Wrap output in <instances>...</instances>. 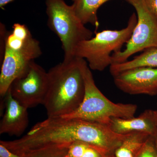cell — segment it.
<instances>
[{"label":"cell","mask_w":157,"mask_h":157,"mask_svg":"<svg viewBox=\"0 0 157 157\" xmlns=\"http://www.w3.org/2000/svg\"><path fill=\"white\" fill-rule=\"evenodd\" d=\"M127 1L136 10L137 22L126 44L125 48L112 54V65L124 63L133 55L142 51L157 48L156 19L147 9L144 0Z\"/></svg>","instance_id":"7"},{"label":"cell","mask_w":157,"mask_h":157,"mask_svg":"<svg viewBox=\"0 0 157 157\" xmlns=\"http://www.w3.org/2000/svg\"><path fill=\"white\" fill-rule=\"evenodd\" d=\"M48 75V89L42 104L48 117H60L77 109L85 93L79 58L63 60L50 69Z\"/></svg>","instance_id":"2"},{"label":"cell","mask_w":157,"mask_h":157,"mask_svg":"<svg viewBox=\"0 0 157 157\" xmlns=\"http://www.w3.org/2000/svg\"><path fill=\"white\" fill-rule=\"evenodd\" d=\"M147 9L157 21V0H144Z\"/></svg>","instance_id":"18"},{"label":"cell","mask_w":157,"mask_h":157,"mask_svg":"<svg viewBox=\"0 0 157 157\" xmlns=\"http://www.w3.org/2000/svg\"><path fill=\"white\" fill-rule=\"evenodd\" d=\"M45 5L47 25L61 42L64 60L73 59L77 45L92 38V31L78 18L73 5L69 6L64 0H45Z\"/></svg>","instance_id":"6"},{"label":"cell","mask_w":157,"mask_h":157,"mask_svg":"<svg viewBox=\"0 0 157 157\" xmlns=\"http://www.w3.org/2000/svg\"><path fill=\"white\" fill-rule=\"evenodd\" d=\"M116 134L109 126L89 121L47 118L35 124L26 135L13 140H1L13 152L25 155L39 149L81 141L107 150L114 142Z\"/></svg>","instance_id":"1"},{"label":"cell","mask_w":157,"mask_h":157,"mask_svg":"<svg viewBox=\"0 0 157 157\" xmlns=\"http://www.w3.org/2000/svg\"><path fill=\"white\" fill-rule=\"evenodd\" d=\"M115 156V157H136L131 152L121 145L116 149Z\"/></svg>","instance_id":"19"},{"label":"cell","mask_w":157,"mask_h":157,"mask_svg":"<svg viewBox=\"0 0 157 157\" xmlns=\"http://www.w3.org/2000/svg\"><path fill=\"white\" fill-rule=\"evenodd\" d=\"M4 98L5 111L0 123V134L19 137L28 126V109L12 97L9 89Z\"/></svg>","instance_id":"10"},{"label":"cell","mask_w":157,"mask_h":157,"mask_svg":"<svg viewBox=\"0 0 157 157\" xmlns=\"http://www.w3.org/2000/svg\"><path fill=\"white\" fill-rule=\"evenodd\" d=\"M106 152L95 145L75 141L69 144L67 157H104Z\"/></svg>","instance_id":"14"},{"label":"cell","mask_w":157,"mask_h":157,"mask_svg":"<svg viewBox=\"0 0 157 157\" xmlns=\"http://www.w3.org/2000/svg\"><path fill=\"white\" fill-rule=\"evenodd\" d=\"M117 87L131 95H157V68L139 67L113 76Z\"/></svg>","instance_id":"9"},{"label":"cell","mask_w":157,"mask_h":157,"mask_svg":"<svg viewBox=\"0 0 157 157\" xmlns=\"http://www.w3.org/2000/svg\"><path fill=\"white\" fill-rule=\"evenodd\" d=\"M152 137L153 138L155 147L156 149L157 152V130L155 132V134L153 135Z\"/></svg>","instance_id":"21"},{"label":"cell","mask_w":157,"mask_h":157,"mask_svg":"<svg viewBox=\"0 0 157 157\" xmlns=\"http://www.w3.org/2000/svg\"><path fill=\"white\" fill-rule=\"evenodd\" d=\"M0 157H27V155H18L13 152L2 144H0Z\"/></svg>","instance_id":"17"},{"label":"cell","mask_w":157,"mask_h":157,"mask_svg":"<svg viewBox=\"0 0 157 157\" xmlns=\"http://www.w3.org/2000/svg\"><path fill=\"white\" fill-rule=\"evenodd\" d=\"M79 59L84 81V98L77 109L60 117L82 120L108 126L113 118L134 117L137 111V105L115 103L109 100L96 86L87 62L83 59Z\"/></svg>","instance_id":"4"},{"label":"cell","mask_w":157,"mask_h":157,"mask_svg":"<svg viewBox=\"0 0 157 157\" xmlns=\"http://www.w3.org/2000/svg\"><path fill=\"white\" fill-rule=\"evenodd\" d=\"M14 1V0H0V8L2 9H4L6 5Z\"/></svg>","instance_id":"20"},{"label":"cell","mask_w":157,"mask_h":157,"mask_svg":"<svg viewBox=\"0 0 157 157\" xmlns=\"http://www.w3.org/2000/svg\"><path fill=\"white\" fill-rule=\"evenodd\" d=\"M137 22V16L134 13L125 28L96 33L94 37L78 44L75 57L85 60L90 70L104 71L112 65V54L121 51L124 44L130 39Z\"/></svg>","instance_id":"5"},{"label":"cell","mask_w":157,"mask_h":157,"mask_svg":"<svg viewBox=\"0 0 157 157\" xmlns=\"http://www.w3.org/2000/svg\"><path fill=\"white\" fill-rule=\"evenodd\" d=\"M70 144H55L34 151L27 157H67Z\"/></svg>","instance_id":"15"},{"label":"cell","mask_w":157,"mask_h":157,"mask_svg":"<svg viewBox=\"0 0 157 157\" xmlns=\"http://www.w3.org/2000/svg\"><path fill=\"white\" fill-rule=\"evenodd\" d=\"M139 67L157 68V48L147 49L131 60L111 65L109 72L114 76L126 70Z\"/></svg>","instance_id":"12"},{"label":"cell","mask_w":157,"mask_h":157,"mask_svg":"<svg viewBox=\"0 0 157 157\" xmlns=\"http://www.w3.org/2000/svg\"><path fill=\"white\" fill-rule=\"evenodd\" d=\"M136 157H157V152L152 136L147 138Z\"/></svg>","instance_id":"16"},{"label":"cell","mask_w":157,"mask_h":157,"mask_svg":"<svg viewBox=\"0 0 157 157\" xmlns=\"http://www.w3.org/2000/svg\"><path fill=\"white\" fill-rule=\"evenodd\" d=\"M42 54L40 42L24 24H14L8 32L0 74V95L4 97L11 83Z\"/></svg>","instance_id":"3"},{"label":"cell","mask_w":157,"mask_h":157,"mask_svg":"<svg viewBox=\"0 0 157 157\" xmlns=\"http://www.w3.org/2000/svg\"><path fill=\"white\" fill-rule=\"evenodd\" d=\"M76 14L82 22L90 24L98 29L99 26L97 13L99 8L109 0H71ZM127 1V0H126Z\"/></svg>","instance_id":"13"},{"label":"cell","mask_w":157,"mask_h":157,"mask_svg":"<svg viewBox=\"0 0 157 157\" xmlns=\"http://www.w3.org/2000/svg\"><path fill=\"white\" fill-rule=\"evenodd\" d=\"M48 86V72L34 61L9 89L12 97L29 109L43 104Z\"/></svg>","instance_id":"8"},{"label":"cell","mask_w":157,"mask_h":157,"mask_svg":"<svg viewBox=\"0 0 157 157\" xmlns=\"http://www.w3.org/2000/svg\"><path fill=\"white\" fill-rule=\"evenodd\" d=\"M109 126L119 135L138 132L153 136L157 130V110L147 109L136 117L113 118Z\"/></svg>","instance_id":"11"}]
</instances>
